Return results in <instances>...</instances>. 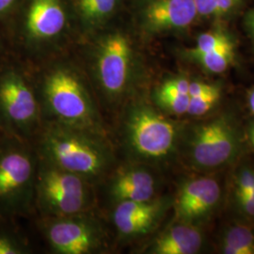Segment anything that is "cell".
Segmentation results:
<instances>
[{
	"label": "cell",
	"mask_w": 254,
	"mask_h": 254,
	"mask_svg": "<svg viewBox=\"0 0 254 254\" xmlns=\"http://www.w3.org/2000/svg\"><path fill=\"white\" fill-rule=\"evenodd\" d=\"M248 132H249V138L251 140V143L254 147V122L251 124Z\"/></svg>",
	"instance_id": "obj_29"
},
{
	"label": "cell",
	"mask_w": 254,
	"mask_h": 254,
	"mask_svg": "<svg viewBox=\"0 0 254 254\" xmlns=\"http://www.w3.org/2000/svg\"><path fill=\"white\" fill-rule=\"evenodd\" d=\"M3 134H4V133H3V132H2V131H1V129H0V137H1V136H3Z\"/></svg>",
	"instance_id": "obj_31"
},
{
	"label": "cell",
	"mask_w": 254,
	"mask_h": 254,
	"mask_svg": "<svg viewBox=\"0 0 254 254\" xmlns=\"http://www.w3.org/2000/svg\"><path fill=\"white\" fill-rule=\"evenodd\" d=\"M173 204V196L159 195L152 200L121 202L105 211L116 245L128 244L154 233Z\"/></svg>",
	"instance_id": "obj_12"
},
{
	"label": "cell",
	"mask_w": 254,
	"mask_h": 254,
	"mask_svg": "<svg viewBox=\"0 0 254 254\" xmlns=\"http://www.w3.org/2000/svg\"><path fill=\"white\" fill-rule=\"evenodd\" d=\"M118 0H75L76 9L86 28L102 27L117 9Z\"/></svg>",
	"instance_id": "obj_17"
},
{
	"label": "cell",
	"mask_w": 254,
	"mask_h": 254,
	"mask_svg": "<svg viewBox=\"0 0 254 254\" xmlns=\"http://www.w3.org/2000/svg\"><path fill=\"white\" fill-rule=\"evenodd\" d=\"M158 171L145 164L120 160L97 186L101 210L105 212L121 202L152 200L159 196Z\"/></svg>",
	"instance_id": "obj_11"
},
{
	"label": "cell",
	"mask_w": 254,
	"mask_h": 254,
	"mask_svg": "<svg viewBox=\"0 0 254 254\" xmlns=\"http://www.w3.org/2000/svg\"><path fill=\"white\" fill-rule=\"evenodd\" d=\"M2 48H3V45H2V43H1V41H0V51L2 50Z\"/></svg>",
	"instance_id": "obj_30"
},
{
	"label": "cell",
	"mask_w": 254,
	"mask_h": 254,
	"mask_svg": "<svg viewBox=\"0 0 254 254\" xmlns=\"http://www.w3.org/2000/svg\"><path fill=\"white\" fill-rule=\"evenodd\" d=\"M32 144L40 158L96 187L120 162L110 136L77 127L44 123Z\"/></svg>",
	"instance_id": "obj_4"
},
{
	"label": "cell",
	"mask_w": 254,
	"mask_h": 254,
	"mask_svg": "<svg viewBox=\"0 0 254 254\" xmlns=\"http://www.w3.org/2000/svg\"><path fill=\"white\" fill-rule=\"evenodd\" d=\"M44 125L31 73L22 64L0 63V129L9 136L33 143Z\"/></svg>",
	"instance_id": "obj_6"
},
{
	"label": "cell",
	"mask_w": 254,
	"mask_h": 254,
	"mask_svg": "<svg viewBox=\"0 0 254 254\" xmlns=\"http://www.w3.org/2000/svg\"><path fill=\"white\" fill-rule=\"evenodd\" d=\"M221 97V89L218 86L213 91H209L197 97L190 98L187 115L190 117H201L206 115L216 107Z\"/></svg>",
	"instance_id": "obj_22"
},
{
	"label": "cell",
	"mask_w": 254,
	"mask_h": 254,
	"mask_svg": "<svg viewBox=\"0 0 254 254\" xmlns=\"http://www.w3.org/2000/svg\"><path fill=\"white\" fill-rule=\"evenodd\" d=\"M216 87H218L217 84H211L200 80H190L189 87V97H197L205 94L209 91H213Z\"/></svg>",
	"instance_id": "obj_25"
},
{
	"label": "cell",
	"mask_w": 254,
	"mask_h": 254,
	"mask_svg": "<svg viewBox=\"0 0 254 254\" xmlns=\"http://www.w3.org/2000/svg\"><path fill=\"white\" fill-rule=\"evenodd\" d=\"M100 208L97 187L38 156L34 215L54 218L80 214Z\"/></svg>",
	"instance_id": "obj_8"
},
{
	"label": "cell",
	"mask_w": 254,
	"mask_h": 254,
	"mask_svg": "<svg viewBox=\"0 0 254 254\" xmlns=\"http://www.w3.org/2000/svg\"><path fill=\"white\" fill-rule=\"evenodd\" d=\"M243 0H194L199 17L221 18L236 10Z\"/></svg>",
	"instance_id": "obj_21"
},
{
	"label": "cell",
	"mask_w": 254,
	"mask_h": 254,
	"mask_svg": "<svg viewBox=\"0 0 254 254\" xmlns=\"http://www.w3.org/2000/svg\"><path fill=\"white\" fill-rule=\"evenodd\" d=\"M37 166L32 143L6 134L0 137V220L34 216Z\"/></svg>",
	"instance_id": "obj_5"
},
{
	"label": "cell",
	"mask_w": 254,
	"mask_h": 254,
	"mask_svg": "<svg viewBox=\"0 0 254 254\" xmlns=\"http://www.w3.org/2000/svg\"><path fill=\"white\" fill-rule=\"evenodd\" d=\"M245 25L248 32L250 33L254 42V8L247 13Z\"/></svg>",
	"instance_id": "obj_27"
},
{
	"label": "cell",
	"mask_w": 254,
	"mask_h": 254,
	"mask_svg": "<svg viewBox=\"0 0 254 254\" xmlns=\"http://www.w3.org/2000/svg\"><path fill=\"white\" fill-rule=\"evenodd\" d=\"M242 136L234 118L221 114L184 128L180 157L191 168L213 172L233 163L241 151Z\"/></svg>",
	"instance_id": "obj_9"
},
{
	"label": "cell",
	"mask_w": 254,
	"mask_h": 254,
	"mask_svg": "<svg viewBox=\"0 0 254 254\" xmlns=\"http://www.w3.org/2000/svg\"><path fill=\"white\" fill-rule=\"evenodd\" d=\"M66 27L67 13L61 0H30L22 26L23 48L43 62L59 56Z\"/></svg>",
	"instance_id": "obj_10"
},
{
	"label": "cell",
	"mask_w": 254,
	"mask_h": 254,
	"mask_svg": "<svg viewBox=\"0 0 254 254\" xmlns=\"http://www.w3.org/2000/svg\"><path fill=\"white\" fill-rule=\"evenodd\" d=\"M233 192L251 194L254 192V168L248 165L240 167L233 178Z\"/></svg>",
	"instance_id": "obj_23"
},
{
	"label": "cell",
	"mask_w": 254,
	"mask_h": 254,
	"mask_svg": "<svg viewBox=\"0 0 254 254\" xmlns=\"http://www.w3.org/2000/svg\"><path fill=\"white\" fill-rule=\"evenodd\" d=\"M204 244L200 225L173 220L144 249L148 254H196Z\"/></svg>",
	"instance_id": "obj_15"
},
{
	"label": "cell",
	"mask_w": 254,
	"mask_h": 254,
	"mask_svg": "<svg viewBox=\"0 0 254 254\" xmlns=\"http://www.w3.org/2000/svg\"><path fill=\"white\" fill-rule=\"evenodd\" d=\"M13 221L0 220V254H29L33 253L27 237L11 225Z\"/></svg>",
	"instance_id": "obj_19"
},
{
	"label": "cell",
	"mask_w": 254,
	"mask_h": 254,
	"mask_svg": "<svg viewBox=\"0 0 254 254\" xmlns=\"http://www.w3.org/2000/svg\"><path fill=\"white\" fill-rule=\"evenodd\" d=\"M198 17L194 0H144L137 12L138 26L147 36L184 30Z\"/></svg>",
	"instance_id": "obj_14"
},
{
	"label": "cell",
	"mask_w": 254,
	"mask_h": 254,
	"mask_svg": "<svg viewBox=\"0 0 254 254\" xmlns=\"http://www.w3.org/2000/svg\"><path fill=\"white\" fill-rule=\"evenodd\" d=\"M234 193V201L238 213L242 218L254 222V192L251 194Z\"/></svg>",
	"instance_id": "obj_24"
},
{
	"label": "cell",
	"mask_w": 254,
	"mask_h": 254,
	"mask_svg": "<svg viewBox=\"0 0 254 254\" xmlns=\"http://www.w3.org/2000/svg\"><path fill=\"white\" fill-rule=\"evenodd\" d=\"M220 251L225 254H254V230L243 223L230 225L220 240Z\"/></svg>",
	"instance_id": "obj_16"
},
{
	"label": "cell",
	"mask_w": 254,
	"mask_h": 254,
	"mask_svg": "<svg viewBox=\"0 0 254 254\" xmlns=\"http://www.w3.org/2000/svg\"><path fill=\"white\" fill-rule=\"evenodd\" d=\"M44 123L77 127L111 137L110 125L84 67L63 55L32 74Z\"/></svg>",
	"instance_id": "obj_1"
},
{
	"label": "cell",
	"mask_w": 254,
	"mask_h": 254,
	"mask_svg": "<svg viewBox=\"0 0 254 254\" xmlns=\"http://www.w3.org/2000/svg\"><path fill=\"white\" fill-rule=\"evenodd\" d=\"M36 220L38 230L51 254H109L117 246L107 216L100 208Z\"/></svg>",
	"instance_id": "obj_7"
},
{
	"label": "cell",
	"mask_w": 254,
	"mask_h": 254,
	"mask_svg": "<svg viewBox=\"0 0 254 254\" xmlns=\"http://www.w3.org/2000/svg\"><path fill=\"white\" fill-rule=\"evenodd\" d=\"M236 57L235 43L222 46L211 52L191 57L189 60L200 65L209 73H220L225 72Z\"/></svg>",
	"instance_id": "obj_18"
},
{
	"label": "cell",
	"mask_w": 254,
	"mask_h": 254,
	"mask_svg": "<svg viewBox=\"0 0 254 254\" xmlns=\"http://www.w3.org/2000/svg\"><path fill=\"white\" fill-rule=\"evenodd\" d=\"M21 0H0V18H4L18 6Z\"/></svg>",
	"instance_id": "obj_26"
},
{
	"label": "cell",
	"mask_w": 254,
	"mask_h": 254,
	"mask_svg": "<svg viewBox=\"0 0 254 254\" xmlns=\"http://www.w3.org/2000/svg\"><path fill=\"white\" fill-rule=\"evenodd\" d=\"M111 138L120 160L161 170L180 157L185 126L142 94L127 101L111 118Z\"/></svg>",
	"instance_id": "obj_2"
},
{
	"label": "cell",
	"mask_w": 254,
	"mask_h": 254,
	"mask_svg": "<svg viewBox=\"0 0 254 254\" xmlns=\"http://www.w3.org/2000/svg\"><path fill=\"white\" fill-rule=\"evenodd\" d=\"M87 55L85 71L106 117L112 118L124 104L140 93V56L131 37L121 29L94 39Z\"/></svg>",
	"instance_id": "obj_3"
},
{
	"label": "cell",
	"mask_w": 254,
	"mask_h": 254,
	"mask_svg": "<svg viewBox=\"0 0 254 254\" xmlns=\"http://www.w3.org/2000/svg\"><path fill=\"white\" fill-rule=\"evenodd\" d=\"M235 43L233 38L228 34L224 30H213L200 34L198 37L196 45L194 47L186 49L183 55L188 60L197 56V55L203 54L216 50L222 46H227L230 44Z\"/></svg>",
	"instance_id": "obj_20"
},
{
	"label": "cell",
	"mask_w": 254,
	"mask_h": 254,
	"mask_svg": "<svg viewBox=\"0 0 254 254\" xmlns=\"http://www.w3.org/2000/svg\"><path fill=\"white\" fill-rule=\"evenodd\" d=\"M221 188L211 177H195L181 182L173 196V220L200 225L218 208Z\"/></svg>",
	"instance_id": "obj_13"
},
{
	"label": "cell",
	"mask_w": 254,
	"mask_h": 254,
	"mask_svg": "<svg viewBox=\"0 0 254 254\" xmlns=\"http://www.w3.org/2000/svg\"><path fill=\"white\" fill-rule=\"evenodd\" d=\"M248 105H249V109L251 110V112L254 115V87L249 92Z\"/></svg>",
	"instance_id": "obj_28"
}]
</instances>
